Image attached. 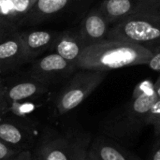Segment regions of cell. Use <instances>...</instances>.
Wrapping results in <instances>:
<instances>
[{"mask_svg":"<svg viewBox=\"0 0 160 160\" xmlns=\"http://www.w3.org/2000/svg\"><path fill=\"white\" fill-rule=\"evenodd\" d=\"M152 56L148 49L123 40L105 39L86 46L76 66L78 69L110 71L122 68L147 65Z\"/></svg>","mask_w":160,"mask_h":160,"instance_id":"1","label":"cell"},{"mask_svg":"<svg viewBox=\"0 0 160 160\" xmlns=\"http://www.w3.org/2000/svg\"><path fill=\"white\" fill-rule=\"evenodd\" d=\"M158 98L154 87L141 94H132L122 109L110 112L101 121L102 134L123 145L131 143L146 127V116Z\"/></svg>","mask_w":160,"mask_h":160,"instance_id":"2","label":"cell"},{"mask_svg":"<svg viewBox=\"0 0 160 160\" xmlns=\"http://www.w3.org/2000/svg\"><path fill=\"white\" fill-rule=\"evenodd\" d=\"M91 133L81 128H44L34 155L37 160H84L92 142Z\"/></svg>","mask_w":160,"mask_h":160,"instance_id":"3","label":"cell"},{"mask_svg":"<svg viewBox=\"0 0 160 160\" xmlns=\"http://www.w3.org/2000/svg\"><path fill=\"white\" fill-rule=\"evenodd\" d=\"M107 39L131 42L153 52L160 47V11L136 14L112 24Z\"/></svg>","mask_w":160,"mask_h":160,"instance_id":"4","label":"cell"},{"mask_svg":"<svg viewBox=\"0 0 160 160\" xmlns=\"http://www.w3.org/2000/svg\"><path fill=\"white\" fill-rule=\"evenodd\" d=\"M107 71L80 69L61 88L53 98V112L62 116L81 105L106 79Z\"/></svg>","mask_w":160,"mask_h":160,"instance_id":"5","label":"cell"},{"mask_svg":"<svg viewBox=\"0 0 160 160\" xmlns=\"http://www.w3.org/2000/svg\"><path fill=\"white\" fill-rule=\"evenodd\" d=\"M40 130L34 119L0 115V141L18 152L35 148Z\"/></svg>","mask_w":160,"mask_h":160,"instance_id":"6","label":"cell"},{"mask_svg":"<svg viewBox=\"0 0 160 160\" xmlns=\"http://www.w3.org/2000/svg\"><path fill=\"white\" fill-rule=\"evenodd\" d=\"M76 69L78 68L75 64L55 52H51L40 58H36L28 75L50 87L69 78L75 73Z\"/></svg>","mask_w":160,"mask_h":160,"instance_id":"7","label":"cell"},{"mask_svg":"<svg viewBox=\"0 0 160 160\" xmlns=\"http://www.w3.org/2000/svg\"><path fill=\"white\" fill-rule=\"evenodd\" d=\"M50 87L33 79L29 75L25 78L5 81L0 86V113L11 103L38 99L45 96Z\"/></svg>","mask_w":160,"mask_h":160,"instance_id":"8","label":"cell"},{"mask_svg":"<svg viewBox=\"0 0 160 160\" xmlns=\"http://www.w3.org/2000/svg\"><path fill=\"white\" fill-rule=\"evenodd\" d=\"M98 9L112 25L136 14L160 11V0H103Z\"/></svg>","mask_w":160,"mask_h":160,"instance_id":"9","label":"cell"},{"mask_svg":"<svg viewBox=\"0 0 160 160\" xmlns=\"http://www.w3.org/2000/svg\"><path fill=\"white\" fill-rule=\"evenodd\" d=\"M26 62L21 31L12 27L0 38V73L11 71Z\"/></svg>","mask_w":160,"mask_h":160,"instance_id":"10","label":"cell"},{"mask_svg":"<svg viewBox=\"0 0 160 160\" xmlns=\"http://www.w3.org/2000/svg\"><path fill=\"white\" fill-rule=\"evenodd\" d=\"M112 24L108 22L98 8L91 9L82 20L79 35L85 46L107 39Z\"/></svg>","mask_w":160,"mask_h":160,"instance_id":"11","label":"cell"},{"mask_svg":"<svg viewBox=\"0 0 160 160\" xmlns=\"http://www.w3.org/2000/svg\"><path fill=\"white\" fill-rule=\"evenodd\" d=\"M89 152L99 160H142L126 146L103 134L92 139Z\"/></svg>","mask_w":160,"mask_h":160,"instance_id":"12","label":"cell"},{"mask_svg":"<svg viewBox=\"0 0 160 160\" xmlns=\"http://www.w3.org/2000/svg\"><path fill=\"white\" fill-rule=\"evenodd\" d=\"M85 47L78 32L67 30L58 33L49 50L76 65Z\"/></svg>","mask_w":160,"mask_h":160,"instance_id":"13","label":"cell"},{"mask_svg":"<svg viewBox=\"0 0 160 160\" xmlns=\"http://www.w3.org/2000/svg\"><path fill=\"white\" fill-rule=\"evenodd\" d=\"M73 0H37L30 11L22 18L18 25H35L57 15L67 8ZM16 24V25H17Z\"/></svg>","mask_w":160,"mask_h":160,"instance_id":"14","label":"cell"},{"mask_svg":"<svg viewBox=\"0 0 160 160\" xmlns=\"http://www.w3.org/2000/svg\"><path fill=\"white\" fill-rule=\"evenodd\" d=\"M57 35V32L51 30L21 31V37L27 60H35L38 56L49 50Z\"/></svg>","mask_w":160,"mask_h":160,"instance_id":"15","label":"cell"},{"mask_svg":"<svg viewBox=\"0 0 160 160\" xmlns=\"http://www.w3.org/2000/svg\"><path fill=\"white\" fill-rule=\"evenodd\" d=\"M33 100L34 99L11 103L10 105H8L2 111L0 115L10 114V115L16 116L19 118H22V119H33V118H31V115L39 107V105L38 103L34 102Z\"/></svg>","mask_w":160,"mask_h":160,"instance_id":"16","label":"cell"},{"mask_svg":"<svg viewBox=\"0 0 160 160\" xmlns=\"http://www.w3.org/2000/svg\"><path fill=\"white\" fill-rule=\"evenodd\" d=\"M36 2L37 0H13L12 22L15 25L30 11Z\"/></svg>","mask_w":160,"mask_h":160,"instance_id":"17","label":"cell"},{"mask_svg":"<svg viewBox=\"0 0 160 160\" xmlns=\"http://www.w3.org/2000/svg\"><path fill=\"white\" fill-rule=\"evenodd\" d=\"M146 126H152L157 137L160 135V98L152 105L146 116Z\"/></svg>","mask_w":160,"mask_h":160,"instance_id":"18","label":"cell"},{"mask_svg":"<svg viewBox=\"0 0 160 160\" xmlns=\"http://www.w3.org/2000/svg\"><path fill=\"white\" fill-rule=\"evenodd\" d=\"M13 0H0V16L10 21L12 23ZM15 24V23H14Z\"/></svg>","mask_w":160,"mask_h":160,"instance_id":"19","label":"cell"},{"mask_svg":"<svg viewBox=\"0 0 160 160\" xmlns=\"http://www.w3.org/2000/svg\"><path fill=\"white\" fill-rule=\"evenodd\" d=\"M19 152L0 141V160H12Z\"/></svg>","mask_w":160,"mask_h":160,"instance_id":"20","label":"cell"},{"mask_svg":"<svg viewBox=\"0 0 160 160\" xmlns=\"http://www.w3.org/2000/svg\"><path fill=\"white\" fill-rule=\"evenodd\" d=\"M147 66L155 71L160 72V47L152 52V56L149 59Z\"/></svg>","mask_w":160,"mask_h":160,"instance_id":"21","label":"cell"},{"mask_svg":"<svg viewBox=\"0 0 160 160\" xmlns=\"http://www.w3.org/2000/svg\"><path fill=\"white\" fill-rule=\"evenodd\" d=\"M12 160H37L32 150H23L19 152Z\"/></svg>","mask_w":160,"mask_h":160,"instance_id":"22","label":"cell"},{"mask_svg":"<svg viewBox=\"0 0 160 160\" xmlns=\"http://www.w3.org/2000/svg\"><path fill=\"white\" fill-rule=\"evenodd\" d=\"M148 160H160V136L158 137V141L152 148Z\"/></svg>","mask_w":160,"mask_h":160,"instance_id":"23","label":"cell"},{"mask_svg":"<svg viewBox=\"0 0 160 160\" xmlns=\"http://www.w3.org/2000/svg\"><path fill=\"white\" fill-rule=\"evenodd\" d=\"M154 89H155V92H156L158 98H160V75L158 76V80L154 82Z\"/></svg>","mask_w":160,"mask_h":160,"instance_id":"24","label":"cell"},{"mask_svg":"<svg viewBox=\"0 0 160 160\" xmlns=\"http://www.w3.org/2000/svg\"><path fill=\"white\" fill-rule=\"evenodd\" d=\"M16 25H6V26H0V38L12 27H15Z\"/></svg>","mask_w":160,"mask_h":160,"instance_id":"25","label":"cell"},{"mask_svg":"<svg viewBox=\"0 0 160 160\" xmlns=\"http://www.w3.org/2000/svg\"><path fill=\"white\" fill-rule=\"evenodd\" d=\"M6 25H15V24L12 23L10 21L7 20L6 18L0 16V26H6Z\"/></svg>","mask_w":160,"mask_h":160,"instance_id":"26","label":"cell"},{"mask_svg":"<svg viewBox=\"0 0 160 160\" xmlns=\"http://www.w3.org/2000/svg\"><path fill=\"white\" fill-rule=\"evenodd\" d=\"M84 160H99V159H98V158H97L94 155H92V154L88 151L87 156H86V158H85V159Z\"/></svg>","mask_w":160,"mask_h":160,"instance_id":"27","label":"cell"},{"mask_svg":"<svg viewBox=\"0 0 160 160\" xmlns=\"http://www.w3.org/2000/svg\"><path fill=\"white\" fill-rule=\"evenodd\" d=\"M3 78H2V74L0 73V86H1V84H2V82H3Z\"/></svg>","mask_w":160,"mask_h":160,"instance_id":"28","label":"cell"},{"mask_svg":"<svg viewBox=\"0 0 160 160\" xmlns=\"http://www.w3.org/2000/svg\"><path fill=\"white\" fill-rule=\"evenodd\" d=\"M159 136H160V135H159ZM159 136H158V137H159Z\"/></svg>","mask_w":160,"mask_h":160,"instance_id":"29","label":"cell"}]
</instances>
